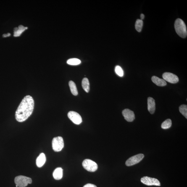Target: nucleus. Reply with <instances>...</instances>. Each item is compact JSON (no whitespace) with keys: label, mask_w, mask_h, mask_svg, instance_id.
Listing matches in <instances>:
<instances>
[{"label":"nucleus","mask_w":187,"mask_h":187,"mask_svg":"<svg viewBox=\"0 0 187 187\" xmlns=\"http://www.w3.org/2000/svg\"><path fill=\"white\" fill-rule=\"evenodd\" d=\"M34 102L33 97L30 95L25 96L22 100L15 112V118L19 122L26 120L33 113Z\"/></svg>","instance_id":"1"},{"label":"nucleus","mask_w":187,"mask_h":187,"mask_svg":"<svg viewBox=\"0 0 187 187\" xmlns=\"http://www.w3.org/2000/svg\"><path fill=\"white\" fill-rule=\"evenodd\" d=\"M174 27L177 34L182 38H185L187 37V32L186 25L182 19H177L176 20Z\"/></svg>","instance_id":"2"},{"label":"nucleus","mask_w":187,"mask_h":187,"mask_svg":"<svg viewBox=\"0 0 187 187\" xmlns=\"http://www.w3.org/2000/svg\"><path fill=\"white\" fill-rule=\"evenodd\" d=\"M14 182L18 187H25L29 184H30L32 183V180L30 177L21 175L15 177Z\"/></svg>","instance_id":"3"},{"label":"nucleus","mask_w":187,"mask_h":187,"mask_svg":"<svg viewBox=\"0 0 187 187\" xmlns=\"http://www.w3.org/2000/svg\"><path fill=\"white\" fill-rule=\"evenodd\" d=\"M53 150L55 152H59L64 147L63 139L61 137H58L53 139L52 141Z\"/></svg>","instance_id":"4"},{"label":"nucleus","mask_w":187,"mask_h":187,"mask_svg":"<svg viewBox=\"0 0 187 187\" xmlns=\"http://www.w3.org/2000/svg\"><path fill=\"white\" fill-rule=\"evenodd\" d=\"M82 165L84 168L89 172H95L98 168L97 164L93 161L89 159H86L84 160Z\"/></svg>","instance_id":"5"},{"label":"nucleus","mask_w":187,"mask_h":187,"mask_svg":"<svg viewBox=\"0 0 187 187\" xmlns=\"http://www.w3.org/2000/svg\"><path fill=\"white\" fill-rule=\"evenodd\" d=\"M144 157V155L143 154H139L133 156L129 158L125 162V164L128 166H133L138 163Z\"/></svg>","instance_id":"6"},{"label":"nucleus","mask_w":187,"mask_h":187,"mask_svg":"<svg viewBox=\"0 0 187 187\" xmlns=\"http://www.w3.org/2000/svg\"><path fill=\"white\" fill-rule=\"evenodd\" d=\"M141 181L143 184L148 186H160L161 184L160 182L157 179L151 178V177L145 176L142 178Z\"/></svg>","instance_id":"7"},{"label":"nucleus","mask_w":187,"mask_h":187,"mask_svg":"<svg viewBox=\"0 0 187 187\" xmlns=\"http://www.w3.org/2000/svg\"><path fill=\"white\" fill-rule=\"evenodd\" d=\"M69 118L72 121L74 124L78 125L81 123L82 122V119L81 116L78 113L74 111H70L68 114Z\"/></svg>","instance_id":"8"},{"label":"nucleus","mask_w":187,"mask_h":187,"mask_svg":"<svg viewBox=\"0 0 187 187\" xmlns=\"http://www.w3.org/2000/svg\"><path fill=\"white\" fill-rule=\"evenodd\" d=\"M163 80L169 83L175 84L178 82L179 79L176 75L170 72H165L163 74Z\"/></svg>","instance_id":"9"},{"label":"nucleus","mask_w":187,"mask_h":187,"mask_svg":"<svg viewBox=\"0 0 187 187\" xmlns=\"http://www.w3.org/2000/svg\"><path fill=\"white\" fill-rule=\"evenodd\" d=\"M125 120L129 122H133L135 118L134 113L129 109H124L122 112Z\"/></svg>","instance_id":"10"},{"label":"nucleus","mask_w":187,"mask_h":187,"mask_svg":"<svg viewBox=\"0 0 187 187\" xmlns=\"http://www.w3.org/2000/svg\"><path fill=\"white\" fill-rule=\"evenodd\" d=\"M155 101L154 99L149 97L148 99V109L150 113L153 114L156 109Z\"/></svg>","instance_id":"11"},{"label":"nucleus","mask_w":187,"mask_h":187,"mask_svg":"<svg viewBox=\"0 0 187 187\" xmlns=\"http://www.w3.org/2000/svg\"><path fill=\"white\" fill-rule=\"evenodd\" d=\"M46 158L44 153H42L40 154L36 160V164L38 167L43 166L46 162Z\"/></svg>","instance_id":"12"},{"label":"nucleus","mask_w":187,"mask_h":187,"mask_svg":"<svg viewBox=\"0 0 187 187\" xmlns=\"http://www.w3.org/2000/svg\"><path fill=\"white\" fill-rule=\"evenodd\" d=\"M151 80L153 83L158 86H164L167 85L166 82L165 80L157 76H153L151 78Z\"/></svg>","instance_id":"13"},{"label":"nucleus","mask_w":187,"mask_h":187,"mask_svg":"<svg viewBox=\"0 0 187 187\" xmlns=\"http://www.w3.org/2000/svg\"><path fill=\"white\" fill-rule=\"evenodd\" d=\"M53 177L56 180H61L63 176V170L62 168H56L53 173Z\"/></svg>","instance_id":"14"},{"label":"nucleus","mask_w":187,"mask_h":187,"mask_svg":"<svg viewBox=\"0 0 187 187\" xmlns=\"http://www.w3.org/2000/svg\"><path fill=\"white\" fill-rule=\"evenodd\" d=\"M26 30L25 27L22 25H19L18 27H15L14 29V36L18 37L20 36L23 32Z\"/></svg>","instance_id":"15"},{"label":"nucleus","mask_w":187,"mask_h":187,"mask_svg":"<svg viewBox=\"0 0 187 187\" xmlns=\"http://www.w3.org/2000/svg\"><path fill=\"white\" fill-rule=\"evenodd\" d=\"M82 86L86 92H89L90 90V84L88 78H84L83 79L82 82Z\"/></svg>","instance_id":"16"},{"label":"nucleus","mask_w":187,"mask_h":187,"mask_svg":"<svg viewBox=\"0 0 187 187\" xmlns=\"http://www.w3.org/2000/svg\"><path fill=\"white\" fill-rule=\"evenodd\" d=\"M69 85L72 94L75 96L77 95L78 94V92L75 83L73 81H70L69 82Z\"/></svg>","instance_id":"17"},{"label":"nucleus","mask_w":187,"mask_h":187,"mask_svg":"<svg viewBox=\"0 0 187 187\" xmlns=\"http://www.w3.org/2000/svg\"><path fill=\"white\" fill-rule=\"evenodd\" d=\"M143 26V21L140 19H137L135 24V28L137 31L140 32L141 31Z\"/></svg>","instance_id":"18"},{"label":"nucleus","mask_w":187,"mask_h":187,"mask_svg":"<svg viewBox=\"0 0 187 187\" xmlns=\"http://www.w3.org/2000/svg\"><path fill=\"white\" fill-rule=\"evenodd\" d=\"M81 61L77 58L69 59L67 61V64L71 65H77L81 63Z\"/></svg>","instance_id":"19"},{"label":"nucleus","mask_w":187,"mask_h":187,"mask_svg":"<svg viewBox=\"0 0 187 187\" xmlns=\"http://www.w3.org/2000/svg\"><path fill=\"white\" fill-rule=\"evenodd\" d=\"M179 111L180 113L187 119V106L186 105L183 104L179 107Z\"/></svg>","instance_id":"20"},{"label":"nucleus","mask_w":187,"mask_h":187,"mask_svg":"<svg viewBox=\"0 0 187 187\" xmlns=\"http://www.w3.org/2000/svg\"><path fill=\"white\" fill-rule=\"evenodd\" d=\"M172 125L171 120L170 119H168L163 122L161 127L163 129H169L171 126Z\"/></svg>","instance_id":"21"},{"label":"nucleus","mask_w":187,"mask_h":187,"mask_svg":"<svg viewBox=\"0 0 187 187\" xmlns=\"http://www.w3.org/2000/svg\"><path fill=\"white\" fill-rule=\"evenodd\" d=\"M115 72L120 77L123 76L124 75V72L123 69L120 66H116L115 68Z\"/></svg>","instance_id":"22"},{"label":"nucleus","mask_w":187,"mask_h":187,"mask_svg":"<svg viewBox=\"0 0 187 187\" xmlns=\"http://www.w3.org/2000/svg\"><path fill=\"white\" fill-rule=\"evenodd\" d=\"M83 187H97L95 185L91 184H88L84 185Z\"/></svg>","instance_id":"23"},{"label":"nucleus","mask_w":187,"mask_h":187,"mask_svg":"<svg viewBox=\"0 0 187 187\" xmlns=\"http://www.w3.org/2000/svg\"><path fill=\"white\" fill-rule=\"evenodd\" d=\"M10 36H11V34L9 33L7 34H5L3 35V36L4 38H6V37H9Z\"/></svg>","instance_id":"24"},{"label":"nucleus","mask_w":187,"mask_h":187,"mask_svg":"<svg viewBox=\"0 0 187 187\" xmlns=\"http://www.w3.org/2000/svg\"><path fill=\"white\" fill-rule=\"evenodd\" d=\"M145 18V15L144 14H141V15H140V18H141V19L140 20H143V19H144Z\"/></svg>","instance_id":"25"},{"label":"nucleus","mask_w":187,"mask_h":187,"mask_svg":"<svg viewBox=\"0 0 187 187\" xmlns=\"http://www.w3.org/2000/svg\"><path fill=\"white\" fill-rule=\"evenodd\" d=\"M16 186L17 187H18V186H17V185H16Z\"/></svg>","instance_id":"26"}]
</instances>
